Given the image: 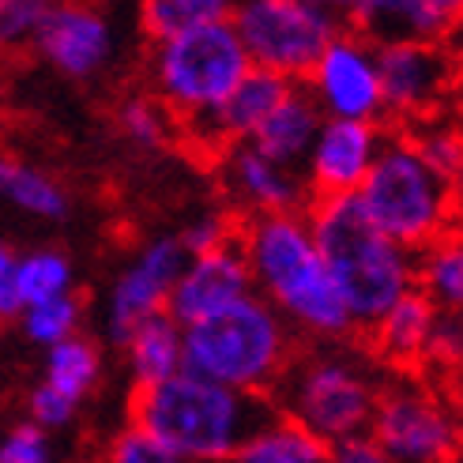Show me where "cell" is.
Returning <instances> with one entry per match:
<instances>
[{"instance_id": "cell-3", "label": "cell", "mask_w": 463, "mask_h": 463, "mask_svg": "<svg viewBox=\"0 0 463 463\" xmlns=\"http://www.w3.org/2000/svg\"><path fill=\"white\" fill-rule=\"evenodd\" d=\"M306 219L354 328H373L407 290H414V252L384 238L354 193L317 196L306 207Z\"/></svg>"}, {"instance_id": "cell-8", "label": "cell", "mask_w": 463, "mask_h": 463, "mask_svg": "<svg viewBox=\"0 0 463 463\" xmlns=\"http://www.w3.org/2000/svg\"><path fill=\"white\" fill-rule=\"evenodd\" d=\"M230 27L252 68L302 83L343 23L302 0H238Z\"/></svg>"}, {"instance_id": "cell-33", "label": "cell", "mask_w": 463, "mask_h": 463, "mask_svg": "<svg viewBox=\"0 0 463 463\" xmlns=\"http://www.w3.org/2000/svg\"><path fill=\"white\" fill-rule=\"evenodd\" d=\"M106 463H189V459H181L174 449H166L162 441H155L147 430H140V426L128 422V426L109 441Z\"/></svg>"}, {"instance_id": "cell-31", "label": "cell", "mask_w": 463, "mask_h": 463, "mask_svg": "<svg viewBox=\"0 0 463 463\" xmlns=\"http://www.w3.org/2000/svg\"><path fill=\"white\" fill-rule=\"evenodd\" d=\"M53 5L57 0H0V50H19L34 42L42 15Z\"/></svg>"}, {"instance_id": "cell-9", "label": "cell", "mask_w": 463, "mask_h": 463, "mask_svg": "<svg viewBox=\"0 0 463 463\" xmlns=\"http://www.w3.org/2000/svg\"><path fill=\"white\" fill-rule=\"evenodd\" d=\"M369 437L388 463H449L463 449L456 414L419 384L381 388Z\"/></svg>"}, {"instance_id": "cell-16", "label": "cell", "mask_w": 463, "mask_h": 463, "mask_svg": "<svg viewBox=\"0 0 463 463\" xmlns=\"http://www.w3.org/2000/svg\"><path fill=\"white\" fill-rule=\"evenodd\" d=\"M222 181L226 193L245 215H283V212H306L313 193L302 170H290L271 162L249 140L222 151Z\"/></svg>"}, {"instance_id": "cell-20", "label": "cell", "mask_w": 463, "mask_h": 463, "mask_svg": "<svg viewBox=\"0 0 463 463\" xmlns=\"http://www.w3.org/2000/svg\"><path fill=\"white\" fill-rule=\"evenodd\" d=\"M433 320H437V306L426 294L407 290L400 302L373 324V351L392 365L422 362L426 346H430Z\"/></svg>"}, {"instance_id": "cell-1", "label": "cell", "mask_w": 463, "mask_h": 463, "mask_svg": "<svg viewBox=\"0 0 463 463\" xmlns=\"http://www.w3.org/2000/svg\"><path fill=\"white\" fill-rule=\"evenodd\" d=\"M238 245L252 275V290L290 328L328 343L358 332L313 241L306 212L249 215L238 222Z\"/></svg>"}, {"instance_id": "cell-12", "label": "cell", "mask_w": 463, "mask_h": 463, "mask_svg": "<svg viewBox=\"0 0 463 463\" xmlns=\"http://www.w3.org/2000/svg\"><path fill=\"white\" fill-rule=\"evenodd\" d=\"M184 249L177 238H155L125 264V271L113 279L106 298V335L109 343H125V335L140 320L166 313V298L184 268Z\"/></svg>"}, {"instance_id": "cell-13", "label": "cell", "mask_w": 463, "mask_h": 463, "mask_svg": "<svg viewBox=\"0 0 463 463\" xmlns=\"http://www.w3.org/2000/svg\"><path fill=\"white\" fill-rule=\"evenodd\" d=\"M34 50L68 80L99 76L113 57L109 19L83 0H57L34 31Z\"/></svg>"}, {"instance_id": "cell-5", "label": "cell", "mask_w": 463, "mask_h": 463, "mask_svg": "<svg viewBox=\"0 0 463 463\" xmlns=\"http://www.w3.org/2000/svg\"><path fill=\"white\" fill-rule=\"evenodd\" d=\"M249 68L252 64L230 19L181 31L151 45V99L170 113L177 128H193L230 99V90L249 76Z\"/></svg>"}, {"instance_id": "cell-17", "label": "cell", "mask_w": 463, "mask_h": 463, "mask_svg": "<svg viewBox=\"0 0 463 463\" xmlns=\"http://www.w3.org/2000/svg\"><path fill=\"white\" fill-rule=\"evenodd\" d=\"M346 19H351V31L369 45H441L463 27V0H354Z\"/></svg>"}, {"instance_id": "cell-39", "label": "cell", "mask_w": 463, "mask_h": 463, "mask_svg": "<svg viewBox=\"0 0 463 463\" xmlns=\"http://www.w3.org/2000/svg\"><path fill=\"white\" fill-rule=\"evenodd\" d=\"M449 200H452V219H459V226H463V162L449 177Z\"/></svg>"}, {"instance_id": "cell-24", "label": "cell", "mask_w": 463, "mask_h": 463, "mask_svg": "<svg viewBox=\"0 0 463 463\" xmlns=\"http://www.w3.org/2000/svg\"><path fill=\"white\" fill-rule=\"evenodd\" d=\"M0 200L38 219H64L68 215V193L61 184L34 166H23L12 155L0 151Z\"/></svg>"}, {"instance_id": "cell-21", "label": "cell", "mask_w": 463, "mask_h": 463, "mask_svg": "<svg viewBox=\"0 0 463 463\" xmlns=\"http://www.w3.org/2000/svg\"><path fill=\"white\" fill-rule=\"evenodd\" d=\"M128 373L136 388H151L181 373V324L170 320L166 313H155L140 320L121 343Z\"/></svg>"}, {"instance_id": "cell-37", "label": "cell", "mask_w": 463, "mask_h": 463, "mask_svg": "<svg viewBox=\"0 0 463 463\" xmlns=\"http://www.w3.org/2000/svg\"><path fill=\"white\" fill-rule=\"evenodd\" d=\"M328 463H388V459L369 433H354L346 441L328 445Z\"/></svg>"}, {"instance_id": "cell-6", "label": "cell", "mask_w": 463, "mask_h": 463, "mask_svg": "<svg viewBox=\"0 0 463 463\" xmlns=\"http://www.w3.org/2000/svg\"><path fill=\"white\" fill-rule=\"evenodd\" d=\"M268 396L283 419L309 430L317 441L335 445L354 433H369L381 384L351 354L309 351L287 362Z\"/></svg>"}, {"instance_id": "cell-7", "label": "cell", "mask_w": 463, "mask_h": 463, "mask_svg": "<svg viewBox=\"0 0 463 463\" xmlns=\"http://www.w3.org/2000/svg\"><path fill=\"white\" fill-rule=\"evenodd\" d=\"M354 196L369 222L411 252L452 226L449 181L419 158L407 132H384V144Z\"/></svg>"}, {"instance_id": "cell-26", "label": "cell", "mask_w": 463, "mask_h": 463, "mask_svg": "<svg viewBox=\"0 0 463 463\" xmlns=\"http://www.w3.org/2000/svg\"><path fill=\"white\" fill-rule=\"evenodd\" d=\"M238 0H140V23L151 42L207 23H226Z\"/></svg>"}, {"instance_id": "cell-10", "label": "cell", "mask_w": 463, "mask_h": 463, "mask_svg": "<svg viewBox=\"0 0 463 463\" xmlns=\"http://www.w3.org/2000/svg\"><path fill=\"white\" fill-rule=\"evenodd\" d=\"M306 95L317 102L320 118L332 121H384L377 45H369L354 31H339L328 50L317 57L309 76L302 80Z\"/></svg>"}, {"instance_id": "cell-38", "label": "cell", "mask_w": 463, "mask_h": 463, "mask_svg": "<svg viewBox=\"0 0 463 463\" xmlns=\"http://www.w3.org/2000/svg\"><path fill=\"white\" fill-rule=\"evenodd\" d=\"M15 252L0 241V320H12L23 313L19 306V290H15Z\"/></svg>"}, {"instance_id": "cell-30", "label": "cell", "mask_w": 463, "mask_h": 463, "mask_svg": "<svg viewBox=\"0 0 463 463\" xmlns=\"http://www.w3.org/2000/svg\"><path fill=\"white\" fill-rule=\"evenodd\" d=\"M118 128L125 132V140H132L136 147L144 151H155L162 144H170L174 136V118L162 109L151 95H136V99H125L121 109H118Z\"/></svg>"}, {"instance_id": "cell-32", "label": "cell", "mask_w": 463, "mask_h": 463, "mask_svg": "<svg viewBox=\"0 0 463 463\" xmlns=\"http://www.w3.org/2000/svg\"><path fill=\"white\" fill-rule=\"evenodd\" d=\"M184 257H200V252L222 249L230 241H238V219H230V212H203L177 234Z\"/></svg>"}, {"instance_id": "cell-22", "label": "cell", "mask_w": 463, "mask_h": 463, "mask_svg": "<svg viewBox=\"0 0 463 463\" xmlns=\"http://www.w3.org/2000/svg\"><path fill=\"white\" fill-rule=\"evenodd\" d=\"M414 290L426 294L437 313H463V226H449L414 252Z\"/></svg>"}, {"instance_id": "cell-11", "label": "cell", "mask_w": 463, "mask_h": 463, "mask_svg": "<svg viewBox=\"0 0 463 463\" xmlns=\"http://www.w3.org/2000/svg\"><path fill=\"white\" fill-rule=\"evenodd\" d=\"M377 72H381V99L384 118L396 121H422L437 113L441 99L459 80L456 57L430 42H396L377 45Z\"/></svg>"}, {"instance_id": "cell-29", "label": "cell", "mask_w": 463, "mask_h": 463, "mask_svg": "<svg viewBox=\"0 0 463 463\" xmlns=\"http://www.w3.org/2000/svg\"><path fill=\"white\" fill-rule=\"evenodd\" d=\"M23 320V332L27 339H34L38 346H57L64 339H72L80 332V320H83V302L76 294H61L53 302H42V306H31L19 313Z\"/></svg>"}, {"instance_id": "cell-25", "label": "cell", "mask_w": 463, "mask_h": 463, "mask_svg": "<svg viewBox=\"0 0 463 463\" xmlns=\"http://www.w3.org/2000/svg\"><path fill=\"white\" fill-rule=\"evenodd\" d=\"M99 377H102V354H99V346L83 335H72L45 351L42 384H50L76 407L83 403V396H90V388L99 384Z\"/></svg>"}, {"instance_id": "cell-2", "label": "cell", "mask_w": 463, "mask_h": 463, "mask_svg": "<svg viewBox=\"0 0 463 463\" xmlns=\"http://www.w3.org/2000/svg\"><path fill=\"white\" fill-rule=\"evenodd\" d=\"M132 426L189 463H226L252 433L279 419L264 392H234L193 373H174L132 392Z\"/></svg>"}, {"instance_id": "cell-41", "label": "cell", "mask_w": 463, "mask_h": 463, "mask_svg": "<svg viewBox=\"0 0 463 463\" xmlns=\"http://www.w3.org/2000/svg\"><path fill=\"white\" fill-rule=\"evenodd\" d=\"M449 463H463V449H459V452H456V456H452Z\"/></svg>"}, {"instance_id": "cell-14", "label": "cell", "mask_w": 463, "mask_h": 463, "mask_svg": "<svg viewBox=\"0 0 463 463\" xmlns=\"http://www.w3.org/2000/svg\"><path fill=\"white\" fill-rule=\"evenodd\" d=\"M249 294H257L252 290L249 264L241 257V245L230 241L222 249L200 252V257L184 260L177 283L166 298V317L177 320L181 328H189V324L212 317L226 306H234Z\"/></svg>"}, {"instance_id": "cell-35", "label": "cell", "mask_w": 463, "mask_h": 463, "mask_svg": "<svg viewBox=\"0 0 463 463\" xmlns=\"http://www.w3.org/2000/svg\"><path fill=\"white\" fill-rule=\"evenodd\" d=\"M0 463H50V437L34 422L15 426L0 441Z\"/></svg>"}, {"instance_id": "cell-19", "label": "cell", "mask_w": 463, "mask_h": 463, "mask_svg": "<svg viewBox=\"0 0 463 463\" xmlns=\"http://www.w3.org/2000/svg\"><path fill=\"white\" fill-rule=\"evenodd\" d=\"M320 109L317 102L306 95V87L298 83L290 95L275 106L271 118L252 132V147L264 151L271 162H279V166H290V170H302V162L317 140V128H320Z\"/></svg>"}, {"instance_id": "cell-27", "label": "cell", "mask_w": 463, "mask_h": 463, "mask_svg": "<svg viewBox=\"0 0 463 463\" xmlns=\"http://www.w3.org/2000/svg\"><path fill=\"white\" fill-rule=\"evenodd\" d=\"M72 260L57 249H38L15 260V290L19 306L31 309L42 302H53L61 294H72Z\"/></svg>"}, {"instance_id": "cell-40", "label": "cell", "mask_w": 463, "mask_h": 463, "mask_svg": "<svg viewBox=\"0 0 463 463\" xmlns=\"http://www.w3.org/2000/svg\"><path fill=\"white\" fill-rule=\"evenodd\" d=\"M302 5H313V8H320V12H328V15L343 19L346 12L354 8V0H302Z\"/></svg>"}, {"instance_id": "cell-23", "label": "cell", "mask_w": 463, "mask_h": 463, "mask_svg": "<svg viewBox=\"0 0 463 463\" xmlns=\"http://www.w3.org/2000/svg\"><path fill=\"white\" fill-rule=\"evenodd\" d=\"M226 463H328V445L290 419H275L257 430Z\"/></svg>"}, {"instance_id": "cell-18", "label": "cell", "mask_w": 463, "mask_h": 463, "mask_svg": "<svg viewBox=\"0 0 463 463\" xmlns=\"http://www.w3.org/2000/svg\"><path fill=\"white\" fill-rule=\"evenodd\" d=\"M294 87L298 83L275 76V72L249 68V76L234 90H230V99L212 113V118L193 125V128H184V132H189L207 155H222L226 147L252 140V132H257L271 118L275 106H279Z\"/></svg>"}, {"instance_id": "cell-15", "label": "cell", "mask_w": 463, "mask_h": 463, "mask_svg": "<svg viewBox=\"0 0 463 463\" xmlns=\"http://www.w3.org/2000/svg\"><path fill=\"white\" fill-rule=\"evenodd\" d=\"M384 144V128L369 121H332L324 118L317 140L302 162V174L313 200L317 196H343L358 193L369 166Z\"/></svg>"}, {"instance_id": "cell-36", "label": "cell", "mask_w": 463, "mask_h": 463, "mask_svg": "<svg viewBox=\"0 0 463 463\" xmlns=\"http://www.w3.org/2000/svg\"><path fill=\"white\" fill-rule=\"evenodd\" d=\"M76 411L80 407L72 400H64L61 392H53L50 384H38L31 392V422L38 430H61V426H68L76 419Z\"/></svg>"}, {"instance_id": "cell-28", "label": "cell", "mask_w": 463, "mask_h": 463, "mask_svg": "<svg viewBox=\"0 0 463 463\" xmlns=\"http://www.w3.org/2000/svg\"><path fill=\"white\" fill-rule=\"evenodd\" d=\"M407 140L437 177L449 181L459 170V162H463V121L430 113V118L414 121V128L407 132Z\"/></svg>"}, {"instance_id": "cell-34", "label": "cell", "mask_w": 463, "mask_h": 463, "mask_svg": "<svg viewBox=\"0 0 463 463\" xmlns=\"http://www.w3.org/2000/svg\"><path fill=\"white\" fill-rule=\"evenodd\" d=\"M426 362L463 365V313H437L430 346H426Z\"/></svg>"}, {"instance_id": "cell-4", "label": "cell", "mask_w": 463, "mask_h": 463, "mask_svg": "<svg viewBox=\"0 0 463 463\" xmlns=\"http://www.w3.org/2000/svg\"><path fill=\"white\" fill-rule=\"evenodd\" d=\"M294 358V328L260 294L181 328V369L234 392H271Z\"/></svg>"}]
</instances>
